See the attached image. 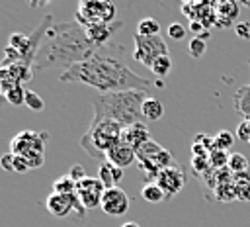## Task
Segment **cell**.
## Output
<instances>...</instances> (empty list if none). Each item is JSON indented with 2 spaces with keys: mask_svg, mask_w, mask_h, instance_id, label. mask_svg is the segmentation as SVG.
I'll return each instance as SVG.
<instances>
[{
  "mask_svg": "<svg viewBox=\"0 0 250 227\" xmlns=\"http://www.w3.org/2000/svg\"><path fill=\"white\" fill-rule=\"evenodd\" d=\"M61 82H80L96 88L100 94L123 92V90H148L152 82L133 72L123 59V49L119 45H104L84 63H78L62 70Z\"/></svg>",
  "mask_w": 250,
  "mask_h": 227,
  "instance_id": "6da1fadb",
  "label": "cell"
},
{
  "mask_svg": "<svg viewBox=\"0 0 250 227\" xmlns=\"http://www.w3.org/2000/svg\"><path fill=\"white\" fill-rule=\"evenodd\" d=\"M100 47H96L88 35L86 29L76 23V22H61L53 23L35 55L33 68L35 70H45V68H70L78 63L88 61L90 57L96 55Z\"/></svg>",
  "mask_w": 250,
  "mask_h": 227,
  "instance_id": "7a4b0ae2",
  "label": "cell"
},
{
  "mask_svg": "<svg viewBox=\"0 0 250 227\" xmlns=\"http://www.w3.org/2000/svg\"><path fill=\"white\" fill-rule=\"evenodd\" d=\"M145 90H123V92H107L92 98L94 117L92 119H111L121 127L143 121V102L146 100Z\"/></svg>",
  "mask_w": 250,
  "mask_h": 227,
  "instance_id": "3957f363",
  "label": "cell"
},
{
  "mask_svg": "<svg viewBox=\"0 0 250 227\" xmlns=\"http://www.w3.org/2000/svg\"><path fill=\"white\" fill-rule=\"evenodd\" d=\"M123 127L111 119H92L90 127L80 139V147L92 159H105L107 151L121 141Z\"/></svg>",
  "mask_w": 250,
  "mask_h": 227,
  "instance_id": "277c9868",
  "label": "cell"
},
{
  "mask_svg": "<svg viewBox=\"0 0 250 227\" xmlns=\"http://www.w3.org/2000/svg\"><path fill=\"white\" fill-rule=\"evenodd\" d=\"M115 14H117V8H115L113 2H107V0H84V2L78 4L74 18H76V23H80L84 29H88L92 25L115 22Z\"/></svg>",
  "mask_w": 250,
  "mask_h": 227,
  "instance_id": "5b68a950",
  "label": "cell"
},
{
  "mask_svg": "<svg viewBox=\"0 0 250 227\" xmlns=\"http://www.w3.org/2000/svg\"><path fill=\"white\" fill-rule=\"evenodd\" d=\"M133 43H135V49H133V59L145 67H152V63L162 57V55H168V45L166 41L160 37V35H154V37H143L139 33L133 35Z\"/></svg>",
  "mask_w": 250,
  "mask_h": 227,
  "instance_id": "8992f818",
  "label": "cell"
},
{
  "mask_svg": "<svg viewBox=\"0 0 250 227\" xmlns=\"http://www.w3.org/2000/svg\"><path fill=\"white\" fill-rule=\"evenodd\" d=\"M49 141V133L47 131H31V129H23L21 133H18L12 143H10V153L12 155H25L29 151H41L45 153V145Z\"/></svg>",
  "mask_w": 250,
  "mask_h": 227,
  "instance_id": "52a82bcc",
  "label": "cell"
},
{
  "mask_svg": "<svg viewBox=\"0 0 250 227\" xmlns=\"http://www.w3.org/2000/svg\"><path fill=\"white\" fill-rule=\"evenodd\" d=\"M105 186L100 182V178L96 176H86L84 180L76 182V198L78 202L86 207V209H96L102 207V198H104Z\"/></svg>",
  "mask_w": 250,
  "mask_h": 227,
  "instance_id": "ba28073f",
  "label": "cell"
},
{
  "mask_svg": "<svg viewBox=\"0 0 250 227\" xmlns=\"http://www.w3.org/2000/svg\"><path fill=\"white\" fill-rule=\"evenodd\" d=\"M131 207V198L129 194L115 186V188H107L104 192V198H102V209L107 213V215H125Z\"/></svg>",
  "mask_w": 250,
  "mask_h": 227,
  "instance_id": "9c48e42d",
  "label": "cell"
},
{
  "mask_svg": "<svg viewBox=\"0 0 250 227\" xmlns=\"http://www.w3.org/2000/svg\"><path fill=\"white\" fill-rule=\"evenodd\" d=\"M156 184L162 188V192L166 194V198H172L176 196L184 184H186V174L182 170L180 164H174V166H168L164 170H160L158 178H156Z\"/></svg>",
  "mask_w": 250,
  "mask_h": 227,
  "instance_id": "30bf717a",
  "label": "cell"
},
{
  "mask_svg": "<svg viewBox=\"0 0 250 227\" xmlns=\"http://www.w3.org/2000/svg\"><path fill=\"white\" fill-rule=\"evenodd\" d=\"M76 194L64 196V194H51L45 200V207L51 215L59 219H66L70 213H74V204H76Z\"/></svg>",
  "mask_w": 250,
  "mask_h": 227,
  "instance_id": "8fae6325",
  "label": "cell"
},
{
  "mask_svg": "<svg viewBox=\"0 0 250 227\" xmlns=\"http://www.w3.org/2000/svg\"><path fill=\"white\" fill-rule=\"evenodd\" d=\"M121 27H125V23H123L121 20H115V22H111V23H100V25L88 27V29H86V35H88V39H90L96 47H104V45L109 43V39H111Z\"/></svg>",
  "mask_w": 250,
  "mask_h": 227,
  "instance_id": "7c38bea8",
  "label": "cell"
},
{
  "mask_svg": "<svg viewBox=\"0 0 250 227\" xmlns=\"http://www.w3.org/2000/svg\"><path fill=\"white\" fill-rule=\"evenodd\" d=\"M121 141L127 143V145H131L135 151H139L145 143L150 141V131H148V127H146L145 121H139V123H133V125L123 127Z\"/></svg>",
  "mask_w": 250,
  "mask_h": 227,
  "instance_id": "4fadbf2b",
  "label": "cell"
},
{
  "mask_svg": "<svg viewBox=\"0 0 250 227\" xmlns=\"http://www.w3.org/2000/svg\"><path fill=\"white\" fill-rule=\"evenodd\" d=\"M135 159H137V151H135L131 145L123 143V141H119L117 145H113V147L107 151V155H105V160H107V162H111V164H115V166H119V168H123V170H125Z\"/></svg>",
  "mask_w": 250,
  "mask_h": 227,
  "instance_id": "5bb4252c",
  "label": "cell"
},
{
  "mask_svg": "<svg viewBox=\"0 0 250 227\" xmlns=\"http://www.w3.org/2000/svg\"><path fill=\"white\" fill-rule=\"evenodd\" d=\"M123 172H125L123 168H119V166H115V164H111L107 160H102L100 166H98V178L105 186V190L107 188H115L121 182Z\"/></svg>",
  "mask_w": 250,
  "mask_h": 227,
  "instance_id": "9a60e30c",
  "label": "cell"
},
{
  "mask_svg": "<svg viewBox=\"0 0 250 227\" xmlns=\"http://www.w3.org/2000/svg\"><path fill=\"white\" fill-rule=\"evenodd\" d=\"M238 4L236 2H219L215 4V14H217V25H232V22L238 18Z\"/></svg>",
  "mask_w": 250,
  "mask_h": 227,
  "instance_id": "2e32d148",
  "label": "cell"
},
{
  "mask_svg": "<svg viewBox=\"0 0 250 227\" xmlns=\"http://www.w3.org/2000/svg\"><path fill=\"white\" fill-rule=\"evenodd\" d=\"M232 104H234L236 114H240L244 119L250 121V84H246V86H242L234 92Z\"/></svg>",
  "mask_w": 250,
  "mask_h": 227,
  "instance_id": "e0dca14e",
  "label": "cell"
},
{
  "mask_svg": "<svg viewBox=\"0 0 250 227\" xmlns=\"http://www.w3.org/2000/svg\"><path fill=\"white\" fill-rule=\"evenodd\" d=\"M6 68H8V74L12 76V80L20 86H23V82L31 80V65L23 63V61H16V63L8 65Z\"/></svg>",
  "mask_w": 250,
  "mask_h": 227,
  "instance_id": "ac0fdd59",
  "label": "cell"
},
{
  "mask_svg": "<svg viewBox=\"0 0 250 227\" xmlns=\"http://www.w3.org/2000/svg\"><path fill=\"white\" fill-rule=\"evenodd\" d=\"M141 112H143V119H146V121H156V119H160V117L164 115V106H162V102H160L158 98L148 96V98L143 102Z\"/></svg>",
  "mask_w": 250,
  "mask_h": 227,
  "instance_id": "d6986e66",
  "label": "cell"
},
{
  "mask_svg": "<svg viewBox=\"0 0 250 227\" xmlns=\"http://www.w3.org/2000/svg\"><path fill=\"white\" fill-rule=\"evenodd\" d=\"M141 196L145 202L148 204H160L166 200V194L162 192V188L156 184V182H146L143 188H141Z\"/></svg>",
  "mask_w": 250,
  "mask_h": 227,
  "instance_id": "ffe728a7",
  "label": "cell"
},
{
  "mask_svg": "<svg viewBox=\"0 0 250 227\" xmlns=\"http://www.w3.org/2000/svg\"><path fill=\"white\" fill-rule=\"evenodd\" d=\"M139 35L143 37H154V35H160V23L154 20V18H143L139 23H137V31Z\"/></svg>",
  "mask_w": 250,
  "mask_h": 227,
  "instance_id": "44dd1931",
  "label": "cell"
},
{
  "mask_svg": "<svg viewBox=\"0 0 250 227\" xmlns=\"http://www.w3.org/2000/svg\"><path fill=\"white\" fill-rule=\"evenodd\" d=\"M76 192V182L68 176L62 174L53 182V194H64V196H72Z\"/></svg>",
  "mask_w": 250,
  "mask_h": 227,
  "instance_id": "7402d4cb",
  "label": "cell"
},
{
  "mask_svg": "<svg viewBox=\"0 0 250 227\" xmlns=\"http://www.w3.org/2000/svg\"><path fill=\"white\" fill-rule=\"evenodd\" d=\"M150 70H152V74H154V76L164 78V76L172 70V59H170V55H162V57H158V59L152 63Z\"/></svg>",
  "mask_w": 250,
  "mask_h": 227,
  "instance_id": "603a6c76",
  "label": "cell"
},
{
  "mask_svg": "<svg viewBox=\"0 0 250 227\" xmlns=\"http://www.w3.org/2000/svg\"><path fill=\"white\" fill-rule=\"evenodd\" d=\"M160 151H162V147H160L156 141H152V139H150L148 143H145V145L137 151V160H139V162L150 160V159H152V157H156Z\"/></svg>",
  "mask_w": 250,
  "mask_h": 227,
  "instance_id": "cb8c5ba5",
  "label": "cell"
},
{
  "mask_svg": "<svg viewBox=\"0 0 250 227\" xmlns=\"http://www.w3.org/2000/svg\"><path fill=\"white\" fill-rule=\"evenodd\" d=\"M229 153L227 151H219V149H213L211 153H209V166L213 168V170H223V168H227L229 166Z\"/></svg>",
  "mask_w": 250,
  "mask_h": 227,
  "instance_id": "d4e9b609",
  "label": "cell"
},
{
  "mask_svg": "<svg viewBox=\"0 0 250 227\" xmlns=\"http://www.w3.org/2000/svg\"><path fill=\"white\" fill-rule=\"evenodd\" d=\"M227 168L230 170V174H238V172L248 170L250 164H248V160H246V157H244L242 153H232V155L229 157V166H227Z\"/></svg>",
  "mask_w": 250,
  "mask_h": 227,
  "instance_id": "484cf974",
  "label": "cell"
},
{
  "mask_svg": "<svg viewBox=\"0 0 250 227\" xmlns=\"http://www.w3.org/2000/svg\"><path fill=\"white\" fill-rule=\"evenodd\" d=\"M213 145H215V149H219V151H229V149L234 145V135H232L229 129H223V131H219V133L213 137Z\"/></svg>",
  "mask_w": 250,
  "mask_h": 227,
  "instance_id": "4316f807",
  "label": "cell"
},
{
  "mask_svg": "<svg viewBox=\"0 0 250 227\" xmlns=\"http://www.w3.org/2000/svg\"><path fill=\"white\" fill-rule=\"evenodd\" d=\"M25 88L23 86H20V84H16L14 88H10L6 94H4V98L12 104V106H21L23 102H25Z\"/></svg>",
  "mask_w": 250,
  "mask_h": 227,
  "instance_id": "83f0119b",
  "label": "cell"
},
{
  "mask_svg": "<svg viewBox=\"0 0 250 227\" xmlns=\"http://www.w3.org/2000/svg\"><path fill=\"white\" fill-rule=\"evenodd\" d=\"M29 110H33V112H41L43 108H45V102H43V98L37 94V92H33V90H27L25 92V102H23Z\"/></svg>",
  "mask_w": 250,
  "mask_h": 227,
  "instance_id": "f1b7e54d",
  "label": "cell"
},
{
  "mask_svg": "<svg viewBox=\"0 0 250 227\" xmlns=\"http://www.w3.org/2000/svg\"><path fill=\"white\" fill-rule=\"evenodd\" d=\"M205 47H207V43H205L203 39L193 37V39L189 41V45H188V53H189L193 59H201L203 53H205Z\"/></svg>",
  "mask_w": 250,
  "mask_h": 227,
  "instance_id": "f546056e",
  "label": "cell"
},
{
  "mask_svg": "<svg viewBox=\"0 0 250 227\" xmlns=\"http://www.w3.org/2000/svg\"><path fill=\"white\" fill-rule=\"evenodd\" d=\"M21 157L27 160V164H29L31 170L43 166V162H45V153H41V151H29V153H25Z\"/></svg>",
  "mask_w": 250,
  "mask_h": 227,
  "instance_id": "4dcf8cb0",
  "label": "cell"
},
{
  "mask_svg": "<svg viewBox=\"0 0 250 227\" xmlns=\"http://www.w3.org/2000/svg\"><path fill=\"white\" fill-rule=\"evenodd\" d=\"M236 137L244 143H250V121L248 119H242L238 125H236Z\"/></svg>",
  "mask_w": 250,
  "mask_h": 227,
  "instance_id": "1f68e13d",
  "label": "cell"
},
{
  "mask_svg": "<svg viewBox=\"0 0 250 227\" xmlns=\"http://www.w3.org/2000/svg\"><path fill=\"white\" fill-rule=\"evenodd\" d=\"M186 27L182 25V23H170L168 25V37H172V39H176V41H180V39H184L186 37Z\"/></svg>",
  "mask_w": 250,
  "mask_h": 227,
  "instance_id": "d6a6232c",
  "label": "cell"
},
{
  "mask_svg": "<svg viewBox=\"0 0 250 227\" xmlns=\"http://www.w3.org/2000/svg\"><path fill=\"white\" fill-rule=\"evenodd\" d=\"M0 168L4 172H16V162H14V155L12 153H6L0 157Z\"/></svg>",
  "mask_w": 250,
  "mask_h": 227,
  "instance_id": "836d02e7",
  "label": "cell"
},
{
  "mask_svg": "<svg viewBox=\"0 0 250 227\" xmlns=\"http://www.w3.org/2000/svg\"><path fill=\"white\" fill-rule=\"evenodd\" d=\"M236 200L250 202V184H236Z\"/></svg>",
  "mask_w": 250,
  "mask_h": 227,
  "instance_id": "e575fe53",
  "label": "cell"
},
{
  "mask_svg": "<svg viewBox=\"0 0 250 227\" xmlns=\"http://www.w3.org/2000/svg\"><path fill=\"white\" fill-rule=\"evenodd\" d=\"M234 31H236L238 37L250 39V23H248V22H238V23L234 25Z\"/></svg>",
  "mask_w": 250,
  "mask_h": 227,
  "instance_id": "d590c367",
  "label": "cell"
},
{
  "mask_svg": "<svg viewBox=\"0 0 250 227\" xmlns=\"http://www.w3.org/2000/svg\"><path fill=\"white\" fill-rule=\"evenodd\" d=\"M14 162H16V172H20V174H23V172H29L31 168H29V164H27V160L21 157V155H14Z\"/></svg>",
  "mask_w": 250,
  "mask_h": 227,
  "instance_id": "8d00e7d4",
  "label": "cell"
},
{
  "mask_svg": "<svg viewBox=\"0 0 250 227\" xmlns=\"http://www.w3.org/2000/svg\"><path fill=\"white\" fill-rule=\"evenodd\" d=\"M68 176L74 180V182H80V180H84L86 178V172H84V166L82 164H74L72 168H70V172H68Z\"/></svg>",
  "mask_w": 250,
  "mask_h": 227,
  "instance_id": "74e56055",
  "label": "cell"
},
{
  "mask_svg": "<svg viewBox=\"0 0 250 227\" xmlns=\"http://www.w3.org/2000/svg\"><path fill=\"white\" fill-rule=\"evenodd\" d=\"M189 29L195 33V37H199L203 31H207V27L201 23V22H197V20H193V22H189Z\"/></svg>",
  "mask_w": 250,
  "mask_h": 227,
  "instance_id": "f35d334b",
  "label": "cell"
},
{
  "mask_svg": "<svg viewBox=\"0 0 250 227\" xmlns=\"http://www.w3.org/2000/svg\"><path fill=\"white\" fill-rule=\"evenodd\" d=\"M121 227H141L139 223H135V221H127V223H123Z\"/></svg>",
  "mask_w": 250,
  "mask_h": 227,
  "instance_id": "ab89813d",
  "label": "cell"
},
{
  "mask_svg": "<svg viewBox=\"0 0 250 227\" xmlns=\"http://www.w3.org/2000/svg\"><path fill=\"white\" fill-rule=\"evenodd\" d=\"M154 86H158V88H162V86H164V82H162V80H156V82H154Z\"/></svg>",
  "mask_w": 250,
  "mask_h": 227,
  "instance_id": "60d3db41",
  "label": "cell"
},
{
  "mask_svg": "<svg viewBox=\"0 0 250 227\" xmlns=\"http://www.w3.org/2000/svg\"><path fill=\"white\" fill-rule=\"evenodd\" d=\"M248 65H250V61H248Z\"/></svg>",
  "mask_w": 250,
  "mask_h": 227,
  "instance_id": "b9f144b4",
  "label": "cell"
},
{
  "mask_svg": "<svg viewBox=\"0 0 250 227\" xmlns=\"http://www.w3.org/2000/svg\"><path fill=\"white\" fill-rule=\"evenodd\" d=\"M248 145H250V143H248Z\"/></svg>",
  "mask_w": 250,
  "mask_h": 227,
  "instance_id": "7bdbcfd3",
  "label": "cell"
}]
</instances>
